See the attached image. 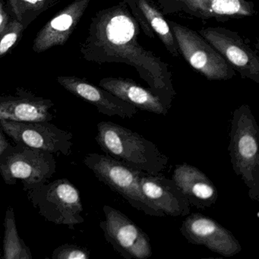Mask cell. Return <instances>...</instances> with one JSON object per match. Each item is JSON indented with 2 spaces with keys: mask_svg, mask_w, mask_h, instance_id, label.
<instances>
[{
  "mask_svg": "<svg viewBox=\"0 0 259 259\" xmlns=\"http://www.w3.org/2000/svg\"><path fill=\"white\" fill-rule=\"evenodd\" d=\"M139 23L122 1L100 10L92 18L80 53L91 63H124L134 68L169 110L177 95L170 66L139 44Z\"/></svg>",
  "mask_w": 259,
  "mask_h": 259,
  "instance_id": "cell-1",
  "label": "cell"
},
{
  "mask_svg": "<svg viewBox=\"0 0 259 259\" xmlns=\"http://www.w3.org/2000/svg\"><path fill=\"white\" fill-rule=\"evenodd\" d=\"M95 140L104 153L124 164L147 174H161L169 157L154 142L139 133L112 122L98 124Z\"/></svg>",
  "mask_w": 259,
  "mask_h": 259,
  "instance_id": "cell-2",
  "label": "cell"
},
{
  "mask_svg": "<svg viewBox=\"0 0 259 259\" xmlns=\"http://www.w3.org/2000/svg\"><path fill=\"white\" fill-rule=\"evenodd\" d=\"M228 151L233 170L252 201H259V128L248 104L233 111Z\"/></svg>",
  "mask_w": 259,
  "mask_h": 259,
  "instance_id": "cell-3",
  "label": "cell"
},
{
  "mask_svg": "<svg viewBox=\"0 0 259 259\" xmlns=\"http://www.w3.org/2000/svg\"><path fill=\"white\" fill-rule=\"evenodd\" d=\"M83 162L99 181L121 195L132 207L148 216L165 217L142 193L140 178L144 172L133 169L107 154L91 153L85 155Z\"/></svg>",
  "mask_w": 259,
  "mask_h": 259,
  "instance_id": "cell-4",
  "label": "cell"
},
{
  "mask_svg": "<svg viewBox=\"0 0 259 259\" xmlns=\"http://www.w3.org/2000/svg\"><path fill=\"white\" fill-rule=\"evenodd\" d=\"M10 144L0 158V176L9 186L20 181L28 191L48 183L57 172L54 154L22 144Z\"/></svg>",
  "mask_w": 259,
  "mask_h": 259,
  "instance_id": "cell-5",
  "label": "cell"
},
{
  "mask_svg": "<svg viewBox=\"0 0 259 259\" xmlns=\"http://www.w3.org/2000/svg\"><path fill=\"white\" fill-rule=\"evenodd\" d=\"M28 200L46 221L73 229L84 223L79 192L67 179H59L27 191Z\"/></svg>",
  "mask_w": 259,
  "mask_h": 259,
  "instance_id": "cell-6",
  "label": "cell"
},
{
  "mask_svg": "<svg viewBox=\"0 0 259 259\" xmlns=\"http://www.w3.org/2000/svg\"><path fill=\"white\" fill-rule=\"evenodd\" d=\"M180 56L195 72L208 81H227L236 76V71L227 60L197 31L168 20Z\"/></svg>",
  "mask_w": 259,
  "mask_h": 259,
  "instance_id": "cell-7",
  "label": "cell"
},
{
  "mask_svg": "<svg viewBox=\"0 0 259 259\" xmlns=\"http://www.w3.org/2000/svg\"><path fill=\"white\" fill-rule=\"evenodd\" d=\"M164 16H182L198 20L227 22L255 16L251 0H157Z\"/></svg>",
  "mask_w": 259,
  "mask_h": 259,
  "instance_id": "cell-8",
  "label": "cell"
},
{
  "mask_svg": "<svg viewBox=\"0 0 259 259\" xmlns=\"http://www.w3.org/2000/svg\"><path fill=\"white\" fill-rule=\"evenodd\" d=\"M105 219L100 223L104 236L115 251L125 259H148L152 255L149 236L122 211L106 205Z\"/></svg>",
  "mask_w": 259,
  "mask_h": 259,
  "instance_id": "cell-9",
  "label": "cell"
},
{
  "mask_svg": "<svg viewBox=\"0 0 259 259\" xmlns=\"http://www.w3.org/2000/svg\"><path fill=\"white\" fill-rule=\"evenodd\" d=\"M202 36L241 75L259 84V56L257 50L250 45L236 31L223 27H207L198 31Z\"/></svg>",
  "mask_w": 259,
  "mask_h": 259,
  "instance_id": "cell-10",
  "label": "cell"
},
{
  "mask_svg": "<svg viewBox=\"0 0 259 259\" xmlns=\"http://www.w3.org/2000/svg\"><path fill=\"white\" fill-rule=\"evenodd\" d=\"M0 127L15 143L69 156L72 151V133L51 122H14L0 119Z\"/></svg>",
  "mask_w": 259,
  "mask_h": 259,
  "instance_id": "cell-11",
  "label": "cell"
},
{
  "mask_svg": "<svg viewBox=\"0 0 259 259\" xmlns=\"http://www.w3.org/2000/svg\"><path fill=\"white\" fill-rule=\"evenodd\" d=\"M180 233L190 243L204 245L224 257L236 255L242 250L239 241L230 230L218 221L200 213L188 216L183 221Z\"/></svg>",
  "mask_w": 259,
  "mask_h": 259,
  "instance_id": "cell-12",
  "label": "cell"
},
{
  "mask_svg": "<svg viewBox=\"0 0 259 259\" xmlns=\"http://www.w3.org/2000/svg\"><path fill=\"white\" fill-rule=\"evenodd\" d=\"M57 80L63 89L95 106L101 114L132 119L138 113V109L131 104L122 101L100 86L94 85L84 78L59 76Z\"/></svg>",
  "mask_w": 259,
  "mask_h": 259,
  "instance_id": "cell-13",
  "label": "cell"
},
{
  "mask_svg": "<svg viewBox=\"0 0 259 259\" xmlns=\"http://www.w3.org/2000/svg\"><path fill=\"white\" fill-rule=\"evenodd\" d=\"M91 0H73L52 18L36 35L32 49L37 54L54 47L63 46L69 40L84 16Z\"/></svg>",
  "mask_w": 259,
  "mask_h": 259,
  "instance_id": "cell-14",
  "label": "cell"
},
{
  "mask_svg": "<svg viewBox=\"0 0 259 259\" xmlns=\"http://www.w3.org/2000/svg\"><path fill=\"white\" fill-rule=\"evenodd\" d=\"M142 193L165 216L185 217L190 213V204L175 182L161 174L143 172L140 178Z\"/></svg>",
  "mask_w": 259,
  "mask_h": 259,
  "instance_id": "cell-15",
  "label": "cell"
},
{
  "mask_svg": "<svg viewBox=\"0 0 259 259\" xmlns=\"http://www.w3.org/2000/svg\"><path fill=\"white\" fill-rule=\"evenodd\" d=\"M51 100L36 96L31 92L18 89L16 94L0 96V119L14 122H51Z\"/></svg>",
  "mask_w": 259,
  "mask_h": 259,
  "instance_id": "cell-16",
  "label": "cell"
},
{
  "mask_svg": "<svg viewBox=\"0 0 259 259\" xmlns=\"http://www.w3.org/2000/svg\"><path fill=\"white\" fill-rule=\"evenodd\" d=\"M172 180L189 200L190 205L204 209L216 204L218 189L213 182L198 168L186 163L177 165Z\"/></svg>",
  "mask_w": 259,
  "mask_h": 259,
  "instance_id": "cell-17",
  "label": "cell"
},
{
  "mask_svg": "<svg viewBox=\"0 0 259 259\" xmlns=\"http://www.w3.org/2000/svg\"><path fill=\"white\" fill-rule=\"evenodd\" d=\"M99 86L138 110L166 116L169 109L149 89L133 79L122 77H107L99 81Z\"/></svg>",
  "mask_w": 259,
  "mask_h": 259,
  "instance_id": "cell-18",
  "label": "cell"
},
{
  "mask_svg": "<svg viewBox=\"0 0 259 259\" xmlns=\"http://www.w3.org/2000/svg\"><path fill=\"white\" fill-rule=\"evenodd\" d=\"M141 12L143 14L148 25L160 39L166 51L172 57H180L178 47L172 30L168 23L167 19H165L164 15L160 11L152 0H135Z\"/></svg>",
  "mask_w": 259,
  "mask_h": 259,
  "instance_id": "cell-19",
  "label": "cell"
},
{
  "mask_svg": "<svg viewBox=\"0 0 259 259\" xmlns=\"http://www.w3.org/2000/svg\"><path fill=\"white\" fill-rule=\"evenodd\" d=\"M4 259H31V250L23 239H21L16 227L15 212L13 207H9L4 219Z\"/></svg>",
  "mask_w": 259,
  "mask_h": 259,
  "instance_id": "cell-20",
  "label": "cell"
},
{
  "mask_svg": "<svg viewBox=\"0 0 259 259\" xmlns=\"http://www.w3.org/2000/svg\"><path fill=\"white\" fill-rule=\"evenodd\" d=\"M15 19L27 28L41 13L61 0H7Z\"/></svg>",
  "mask_w": 259,
  "mask_h": 259,
  "instance_id": "cell-21",
  "label": "cell"
},
{
  "mask_svg": "<svg viewBox=\"0 0 259 259\" xmlns=\"http://www.w3.org/2000/svg\"><path fill=\"white\" fill-rule=\"evenodd\" d=\"M25 29L23 25L16 19L9 22L0 34V57L5 56L19 42Z\"/></svg>",
  "mask_w": 259,
  "mask_h": 259,
  "instance_id": "cell-22",
  "label": "cell"
},
{
  "mask_svg": "<svg viewBox=\"0 0 259 259\" xmlns=\"http://www.w3.org/2000/svg\"><path fill=\"white\" fill-rule=\"evenodd\" d=\"M51 257L53 259H89L90 251L79 245L65 244L55 248Z\"/></svg>",
  "mask_w": 259,
  "mask_h": 259,
  "instance_id": "cell-23",
  "label": "cell"
},
{
  "mask_svg": "<svg viewBox=\"0 0 259 259\" xmlns=\"http://www.w3.org/2000/svg\"><path fill=\"white\" fill-rule=\"evenodd\" d=\"M122 1L128 6L130 12H131L133 16H134L136 20L137 21L138 23H139L140 29L144 31V34L147 37H149V38H155V34L153 32L152 30H151V28H150L149 25H148L146 21H145V17H144L142 12H141L140 9L139 8L137 4H136V1L135 0H122Z\"/></svg>",
  "mask_w": 259,
  "mask_h": 259,
  "instance_id": "cell-24",
  "label": "cell"
},
{
  "mask_svg": "<svg viewBox=\"0 0 259 259\" xmlns=\"http://www.w3.org/2000/svg\"><path fill=\"white\" fill-rule=\"evenodd\" d=\"M10 22L8 13L5 10L4 0H0V34L4 32Z\"/></svg>",
  "mask_w": 259,
  "mask_h": 259,
  "instance_id": "cell-25",
  "label": "cell"
},
{
  "mask_svg": "<svg viewBox=\"0 0 259 259\" xmlns=\"http://www.w3.org/2000/svg\"><path fill=\"white\" fill-rule=\"evenodd\" d=\"M10 145V143L9 142L8 139L6 137L5 133L0 127V158H1L3 154L5 152L6 150L8 148Z\"/></svg>",
  "mask_w": 259,
  "mask_h": 259,
  "instance_id": "cell-26",
  "label": "cell"
}]
</instances>
